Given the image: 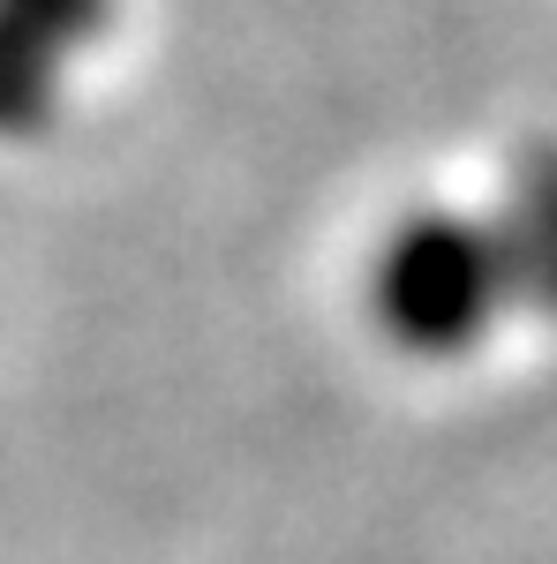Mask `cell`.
Listing matches in <instances>:
<instances>
[{"mask_svg": "<svg viewBox=\"0 0 557 564\" xmlns=\"http://www.w3.org/2000/svg\"><path fill=\"white\" fill-rule=\"evenodd\" d=\"M505 263L513 257H497L460 218H415L385 249V279H377L385 324L415 347H460L474 324H490L482 308L497 294Z\"/></svg>", "mask_w": 557, "mask_h": 564, "instance_id": "6da1fadb", "label": "cell"}]
</instances>
